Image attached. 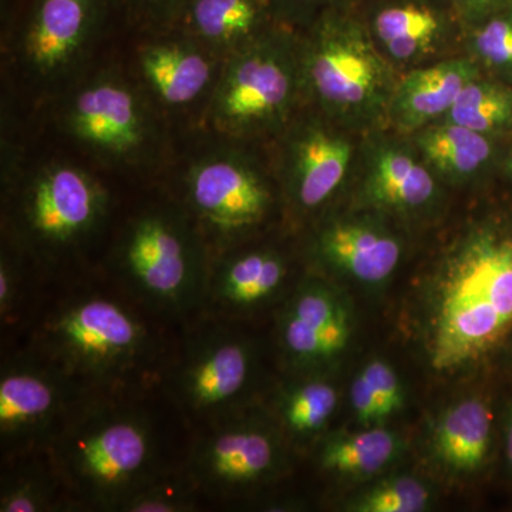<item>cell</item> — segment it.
<instances>
[{"label":"cell","mask_w":512,"mask_h":512,"mask_svg":"<svg viewBox=\"0 0 512 512\" xmlns=\"http://www.w3.org/2000/svg\"><path fill=\"white\" fill-rule=\"evenodd\" d=\"M178 332L96 268L45 286L15 342L49 357L92 393L148 392L160 387Z\"/></svg>","instance_id":"obj_1"},{"label":"cell","mask_w":512,"mask_h":512,"mask_svg":"<svg viewBox=\"0 0 512 512\" xmlns=\"http://www.w3.org/2000/svg\"><path fill=\"white\" fill-rule=\"evenodd\" d=\"M160 389L94 393L47 448L77 511L120 512L158 477L183 466L190 434Z\"/></svg>","instance_id":"obj_2"},{"label":"cell","mask_w":512,"mask_h":512,"mask_svg":"<svg viewBox=\"0 0 512 512\" xmlns=\"http://www.w3.org/2000/svg\"><path fill=\"white\" fill-rule=\"evenodd\" d=\"M111 191L92 171L64 160L23 165L2 184V241L43 286L93 271L90 252L113 217Z\"/></svg>","instance_id":"obj_3"},{"label":"cell","mask_w":512,"mask_h":512,"mask_svg":"<svg viewBox=\"0 0 512 512\" xmlns=\"http://www.w3.org/2000/svg\"><path fill=\"white\" fill-rule=\"evenodd\" d=\"M211 251L173 195L124 218L97 269L151 315L175 329L204 305Z\"/></svg>","instance_id":"obj_4"},{"label":"cell","mask_w":512,"mask_h":512,"mask_svg":"<svg viewBox=\"0 0 512 512\" xmlns=\"http://www.w3.org/2000/svg\"><path fill=\"white\" fill-rule=\"evenodd\" d=\"M512 326V235L468 229L441 265L431 330V365L451 372L487 355Z\"/></svg>","instance_id":"obj_5"},{"label":"cell","mask_w":512,"mask_h":512,"mask_svg":"<svg viewBox=\"0 0 512 512\" xmlns=\"http://www.w3.org/2000/svg\"><path fill=\"white\" fill-rule=\"evenodd\" d=\"M305 106L352 133L389 128L402 73L383 55L356 6L328 10L298 32Z\"/></svg>","instance_id":"obj_6"},{"label":"cell","mask_w":512,"mask_h":512,"mask_svg":"<svg viewBox=\"0 0 512 512\" xmlns=\"http://www.w3.org/2000/svg\"><path fill=\"white\" fill-rule=\"evenodd\" d=\"M303 106L298 32L276 26L225 59L204 117L215 136L248 144L276 140Z\"/></svg>","instance_id":"obj_7"},{"label":"cell","mask_w":512,"mask_h":512,"mask_svg":"<svg viewBox=\"0 0 512 512\" xmlns=\"http://www.w3.org/2000/svg\"><path fill=\"white\" fill-rule=\"evenodd\" d=\"M238 325L200 315L178 332L158 389L188 433L251 407L256 349Z\"/></svg>","instance_id":"obj_8"},{"label":"cell","mask_w":512,"mask_h":512,"mask_svg":"<svg viewBox=\"0 0 512 512\" xmlns=\"http://www.w3.org/2000/svg\"><path fill=\"white\" fill-rule=\"evenodd\" d=\"M171 195L197 225L212 256L252 241L282 200L281 188L245 144L221 137L185 165Z\"/></svg>","instance_id":"obj_9"},{"label":"cell","mask_w":512,"mask_h":512,"mask_svg":"<svg viewBox=\"0 0 512 512\" xmlns=\"http://www.w3.org/2000/svg\"><path fill=\"white\" fill-rule=\"evenodd\" d=\"M114 12V0H22L2 33L10 69L36 96H62L84 76Z\"/></svg>","instance_id":"obj_10"},{"label":"cell","mask_w":512,"mask_h":512,"mask_svg":"<svg viewBox=\"0 0 512 512\" xmlns=\"http://www.w3.org/2000/svg\"><path fill=\"white\" fill-rule=\"evenodd\" d=\"M59 99L60 130L110 167H140L160 143L156 106L119 72L84 74Z\"/></svg>","instance_id":"obj_11"},{"label":"cell","mask_w":512,"mask_h":512,"mask_svg":"<svg viewBox=\"0 0 512 512\" xmlns=\"http://www.w3.org/2000/svg\"><path fill=\"white\" fill-rule=\"evenodd\" d=\"M92 392L66 370L15 342L0 362V456L49 448L74 410Z\"/></svg>","instance_id":"obj_12"},{"label":"cell","mask_w":512,"mask_h":512,"mask_svg":"<svg viewBox=\"0 0 512 512\" xmlns=\"http://www.w3.org/2000/svg\"><path fill=\"white\" fill-rule=\"evenodd\" d=\"M248 407L192 431L183 470L205 504L237 500L271 478L281 464V440Z\"/></svg>","instance_id":"obj_13"},{"label":"cell","mask_w":512,"mask_h":512,"mask_svg":"<svg viewBox=\"0 0 512 512\" xmlns=\"http://www.w3.org/2000/svg\"><path fill=\"white\" fill-rule=\"evenodd\" d=\"M355 136L320 111L303 106L276 138V178L289 208L313 215L336 197L355 167Z\"/></svg>","instance_id":"obj_14"},{"label":"cell","mask_w":512,"mask_h":512,"mask_svg":"<svg viewBox=\"0 0 512 512\" xmlns=\"http://www.w3.org/2000/svg\"><path fill=\"white\" fill-rule=\"evenodd\" d=\"M355 6L399 72L454 56L448 50L466 37L448 0H357Z\"/></svg>","instance_id":"obj_15"},{"label":"cell","mask_w":512,"mask_h":512,"mask_svg":"<svg viewBox=\"0 0 512 512\" xmlns=\"http://www.w3.org/2000/svg\"><path fill=\"white\" fill-rule=\"evenodd\" d=\"M225 59L180 30L148 35L136 53V80L157 110L207 107Z\"/></svg>","instance_id":"obj_16"},{"label":"cell","mask_w":512,"mask_h":512,"mask_svg":"<svg viewBox=\"0 0 512 512\" xmlns=\"http://www.w3.org/2000/svg\"><path fill=\"white\" fill-rule=\"evenodd\" d=\"M382 130L363 134L355 160L359 195L369 207L396 214L427 210L440 197L437 175L404 134Z\"/></svg>","instance_id":"obj_17"},{"label":"cell","mask_w":512,"mask_h":512,"mask_svg":"<svg viewBox=\"0 0 512 512\" xmlns=\"http://www.w3.org/2000/svg\"><path fill=\"white\" fill-rule=\"evenodd\" d=\"M289 262L279 249L252 241L212 256L201 315L241 320L281 295Z\"/></svg>","instance_id":"obj_18"},{"label":"cell","mask_w":512,"mask_h":512,"mask_svg":"<svg viewBox=\"0 0 512 512\" xmlns=\"http://www.w3.org/2000/svg\"><path fill=\"white\" fill-rule=\"evenodd\" d=\"M348 313L328 286L313 278L296 286L278 318V342L298 369H311L348 345Z\"/></svg>","instance_id":"obj_19"},{"label":"cell","mask_w":512,"mask_h":512,"mask_svg":"<svg viewBox=\"0 0 512 512\" xmlns=\"http://www.w3.org/2000/svg\"><path fill=\"white\" fill-rule=\"evenodd\" d=\"M308 254L323 268L379 284L399 265L402 244L372 218L333 217L312 232Z\"/></svg>","instance_id":"obj_20"},{"label":"cell","mask_w":512,"mask_h":512,"mask_svg":"<svg viewBox=\"0 0 512 512\" xmlns=\"http://www.w3.org/2000/svg\"><path fill=\"white\" fill-rule=\"evenodd\" d=\"M481 76L470 56H450L402 73L389 109V128L410 136L443 119L471 80Z\"/></svg>","instance_id":"obj_21"},{"label":"cell","mask_w":512,"mask_h":512,"mask_svg":"<svg viewBox=\"0 0 512 512\" xmlns=\"http://www.w3.org/2000/svg\"><path fill=\"white\" fill-rule=\"evenodd\" d=\"M276 26L271 0H191L174 30L227 59Z\"/></svg>","instance_id":"obj_22"},{"label":"cell","mask_w":512,"mask_h":512,"mask_svg":"<svg viewBox=\"0 0 512 512\" xmlns=\"http://www.w3.org/2000/svg\"><path fill=\"white\" fill-rule=\"evenodd\" d=\"M77 511L47 450L2 458L0 512Z\"/></svg>","instance_id":"obj_23"},{"label":"cell","mask_w":512,"mask_h":512,"mask_svg":"<svg viewBox=\"0 0 512 512\" xmlns=\"http://www.w3.org/2000/svg\"><path fill=\"white\" fill-rule=\"evenodd\" d=\"M407 137L440 181L466 183L484 171L494 156L491 136L450 121H437Z\"/></svg>","instance_id":"obj_24"},{"label":"cell","mask_w":512,"mask_h":512,"mask_svg":"<svg viewBox=\"0 0 512 512\" xmlns=\"http://www.w3.org/2000/svg\"><path fill=\"white\" fill-rule=\"evenodd\" d=\"M491 421L493 414L481 400H466L448 410L434 437L441 460L454 470H477L490 448Z\"/></svg>","instance_id":"obj_25"},{"label":"cell","mask_w":512,"mask_h":512,"mask_svg":"<svg viewBox=\"0 0 512 512\" xmlns=\"http://www.w3.org/2000/svg\"><path fill=\"white\" fill-rule=\"evenodd\" d=\"M397 448L396 436L390 431L366 430L325 441L320 447L319 464L340 476H367L386 467Z\"/></svg>","instance_id":"obj_26"},{"label":"cell","mask_w":512,"mask_h":512,"mask_svg":"<svg viewBox=\"0 0 512 512\" xmlns=\"http://www.w3.org/2000/svg\"><path fill=\"white\" fill-rule=\"evenodd\" d=\"M338 406V392L319 377H309L279 392L276 414L289 436L305 439L326 426Z\"/></svg>","instance_id":"obj_27"},{"label":"cell","mask_w":512,"mask_h":512,"mask_svg":"<svg viewBox=\"0 0 512 512\" xmlns=\"http://www.w3.org/2000/svg\"><path fill=\"white\" fill-rule=\"evenodd\" d=\"M441 120L493 136L512 124V89L477 77L464 87Z\"/></svg>","instance_id":"obj_28"},{"label":"cell","mask_w":512,"mask_h":512,"mask_svg":"<svg viewBox=\"0 0 512 512\" xmlns=\"http://www.w3.org/2000/svg\"><path fill=\"white\" fill-rule=\"evenodd\" d=\"M45 288L29 262L2 241L0 249V326L18 335Z\"/></svg>","instance_id":"obj_29"},{"label":"cell","mask_w":512,"mask_h":512,"mask_svg":"<svg viewBox=\"0 0 512 512\" xmlns=\"http://www.w3.org/2000/svg\"><path fill=\"white\" fill-rule=\"evenodd\" d=\"M204 504L181 466L137 491L120 512H194Z\"/></svg>","instance_id":"obj_30"},{"label":"cell","mask_w":512,"mask_h":512,"mask_svg":"<svg viewBox=\"0 0 512 512\" xmlns=\"http://www.w3.org/2000/svg\"><path fill=\"white\" fill-rule=\"evenodd\" d=\"M466 43L480 69L512 70V5L466 30Z\"/></svg>","instance_id":"obj_31"},{"label":"cell","mask_w":512,"mask_h":512,"mask_svg":"<svg viewBox=\"0 0 512 512\" xmlns=\"http://www.w3.org/2000/svg\"><path fill=\"white\" fill-rule=\"evenodd\" d=\"M430 493L420 481L393 478L363 495L353 510L360 512H419L426 510Z\"/></svg>","instance_id":"obj_32"},{"label":"cell","mask_w":512,"mask_h":512,"mask_svg":"<svg viewBox=\"0 0 512 512\" xmlns=\"http://www.w3.org/2000/svg\"><path fill=\"white\" fill-rule=\"evenodd\" d=\"M191 0H114L117 13L144 35L177 28Z\"/></svg>","instance_id":"obj_33"},{"label":"cell","mask_w":512,"mask_h":512,"mask_svg":"<svg viewBox=\"0 0 512 512\" xmlns=\"http://www.w3.org/2000/svg\"><path fill=\"white\" fill-rule=\"evenodd\" d=\"M357 0H271L279 25L295 32L311 26L328 10L355 5Z\"/></svg>","instance_id":"obj_34"},{"label":"cell","mask_w":512,"mask_h":512,"mask_svg":"<svg viewBox=\"0 0 512 512\" xmlns=\"http://www.w3.org/2000/svg\"><path fill=\"white\" fill-rule=\"evenodd\" d=\"M362 373L369 380L370 386L375 390L377 400H379L380 421L386 420L403 403L399 377L392 367L380 360L370 362L362 370Z\"/></svg>","instance_id":"obj_35"},{"label":"cell","mask_w":512,"mask_h":512,"mask_svg":"<svg viewBox=\"0 0 512 512\" xmlns=\"http://www.w3.org/2000/svg\"><path fill=\"white\" fill-rule=\"evenodd\" d=\"M466 30L507 9L512 0H448Z\"/></svg>","instance_id":"obj_36"},{"label":"cell","mask_w":512,"mask_h":512,"mask_svg":"<svg viewBox=\"0 0 512 512\" xmlns=\"http://www.w3.org/2000/svg\"><path fill=\"white\" fill-rule=\"evenodd\" d=\"M352 404L360 423H380L379 400L363 373H360L353 382Z\"/></svg>","instance_id":"obj_37"},{"label":"cell","mask_w":512,"mask_h":512,"mask_svg":"<svg viewBox=\"0 0 512 512\" xmlns=\"http://www.w3.org/2000/svg\"><path fill=\"white\" fill-rule=\"evenodd\" d=\"M507 456L508 460H510V464L512 467V414L510 419V426H508V433H507Z\"/></svg>","instance_id":"obj_38"},{"label":"cell","mask_w":512,"mask_h":512,"mask_svg":"<svg viewBox=\"0 0 512 512\" xmlns=\"http://www.w3.org/2000/svg\"><path fill=\"white\" fill-rule=\"evenodd\" d=\"M510 170H511V173H512V157H511V160H510Z\"/></svg>","instance_id":"obj_39"}]
</instances>
